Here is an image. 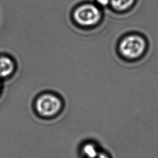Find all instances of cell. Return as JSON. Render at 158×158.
Here are the masks:
<instances>
[{
	"label": "cell",
	"instance_id": "6da1fadb",
	"mask_svg": "<svg viewBox=\"0 0 158 158\" xmlns=\"http://www.w3.org/2000/svg\"><path fill=\"white\" fill-rule=\"evenodd\" d=\"M149 49L147 37L140 33H132L124 37L118 45L120 56L128 62H137L146 55Z\"/></svg>",
	"mask_w": 158,
	"mask_h": 158
},
{
	"label": "cell",
	"instance_id": "7a4b0ae2",
	"mask_svg": "<svg viewBox=\"0 0 158 158\" xmlns=\"http://www.w3.org/2000/svg\"><path fill=\"white\" fill-rule=\"evenodd\" d=\"M64 107L62 98L55 93L45 92L39 94L34 103V109L41 118L50 119L62 112Z\"/></svg>",
	"mask_w": 158,
	"mask_h": 158
},
{
	"label": "cell",
	"instance_id": "3957f363",
	"mask_svg": "<svg viewBox=\"0 0 158 158\" xmlns=\"http://www.w3.org/2000/svg\"><path fill=\"white\" fill-rule=\"evenodd\" d=\"M102 17V12L98 6L91 3H86L78 6L73 13L75 22L84 27L96 25Z\"/></svg>",
	"mask_w": 158,
	"mask_h": 158
},
{
	"label": "cell",
	"instance_id": "277c9868",
	"mask_svg": "<svg viewBox=\"0 0 158 158\" xmlns=\"http://www.w3.org/2000/svg\"><path fill=\"white\" fill-rule=\"evenodd\" d=\"M17 69L15 60L10 56L0 55V79L4 80L13 76Z\"/></svg>",
	"mask_w": 158,
	"mask_h": 158
},
{
	"label": "cell",
	"instance_id": "5b68a950",
	"mask_svg": "<svg viewBox=\"0 0 158 158\" xmlns=\"http://www.w3.org/2000/svg\"><path fill=\"white\" fill-rule=\"evenodd\" d=\"M80 154L84 156L89 158H107L109 155H106L105 152L102 151L97 144L93 141H88L83 143L81 147Z\"/></svg>",
	"mask_w": 158,
	"mask_h": 158
},
{
	"label": "cell",
	"instance_id": "8992f818",
	"mask_svg": "<svg viewBox=\"0 0 158 158\" xmlns=\"http://www.w3.org/2000/svg\"><path fill=\"white\" fill-rule=\"evenodd\" d=\"M136 0H110V4L113 10L125 11L134 6Z\"/></svg>",
	"mask_w": 158,
	"mask_h": 158
},
{
	"label": "cell",
	"instance_id": "52a82bcc",
	"mask_svg": "<svg viewBox=\"0 0 158 158\" xmlns=\"http://www.w3.org/2000/svg\"><path fill=\"white\" fill-rule=\"evenodd\" d=\"M97 4L102 6H108L110 3V0H96Z\"/></svg>",
	"mask_w": 158,
	"mask_h": 158
},
{
	"label": "cell",
	"instance_id": "ba28073f",
	"mask_svg": "<svg viewBox=\"0 0 158 158\" xmlns=\"http://www.w3.org/2000/svg\"><path fill=\"white\" fill-rule=\"evenodd\" d=\"M2 87H3V85H2V81L0 79V94H1V92H2Z\"/></svg>",
	"mask_w": 158,
	"mask_h": 158
}]
</instances>
